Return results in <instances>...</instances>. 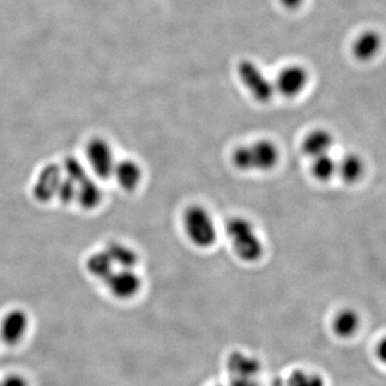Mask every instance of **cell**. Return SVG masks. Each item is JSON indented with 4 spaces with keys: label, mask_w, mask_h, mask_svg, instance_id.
Masks as SVG:
<instances>
[{
    "label": "cell",
    "mask_w": 386,
    "mask_h": 386,
    "mask_svg": "<svg viewBox=\"0 0 386 386\" xmlns=\"http://www.w3.org/2000/svg\"><path fill=\"white\" fill-rule=\"evenodd\" d=\"M63 204H70L76 199V183L64 176L57 189L56 197Z\"/></svg>",
    "instance_id": "cell-22"
},
{
    "label": "cell",
    "mask_w": 386,
    "mask_h": 386,
    "mask_svg": "<svg viewBox=\"0 0 386 386\" xmlns=\"http://www.w3.org/2000/svg\"><path fill=\"white\" fill-rule=\"evenodd\" d=\"M360 315L353 309L340 311L333 322L334 332L342 338H349L356 333L360 328Z\"/></svg>",
    "instance_id": "cell-18"
},
{
    "label": "cell",
    "mask_w": 386,
    "mask_h": 386,
    "mask_svg": "<svg viewBox=\"0 0 386 386\" xmlns=\"http://www.w3.org/2000/svg\"><path fill=\"white\" fill-rule=\"evenodd\" d=\"M103 200V191L99 183L90 176L76 185V199L78 205L84 210H92L98 207Z\"/></svg>",
    "instance_id": "cell-12"
},
{
    "label": "cell",
    "mask_w": 386,
    "mask_h": 386,
    "mask_svg": "<svg viewBox=\"0 0 386 386\" xmlns=\"http://www.w3.org/2000/svg\"><path fill=\"white\" fill-rule=\"evenodd\" d=\"M86 268L94 277L104 282L116 267L107 251H101L92 253L86 260Z\"/></svg>",
    "instance_id": "cell-17"
},
{
    "label": "cell",
    "mask_w": 386,
    "mask_h": 386,
    "mask_svg": "<svg viewBox=\"0 0 386 386\" xmlns=\"http://www.w3.org/2000/svg\"><path fill=\"white\" fill-rule=\"evenodd\" d=\"M227 235L233 251L241 261L253 263L259 261L264 253L262 239L253 222L243 217H234L227 224Z\"/></svg>",
    "instance_id": "cell-2"
},
{
    "label": "cell",
    "mask_w": 386,
    "mask_h": 386,
    "mask_svg": "<svg viewBox=\"0 0 386 386\" xmlns=\"http://www.w3.org/2000/svg\"><path fill=\"white\" fill-rule=\"evenodd\" d=\"M365 173V163L357 154L344 155L337 161V174L346 183H355L362 179Z\"/></svg>",
    "instance_id": "cell-15"
},
{
    "label": "cell",
    "mask_w": 386,
    "mask_h": 386,
    "mask_svg": "<svg viewBox=\"0 0 386 386\" xmlns=\"http://www.w3.org/2000/svg\"><path fill=\"white\" fill-rule=\"evenodd\" d=\"M311 173L319 181H328L337 174V161L330 154L322 155L313 159Z\"/></svg>",
    "instance_id": "cell-19"
},
{
    "label": "cell",
    "mask_w": 386,
    "mask_h": 386,
    "mask_svg": "<svg viewBox=\"0 0 386 386\" xmlns=\"http://www.w3.org/2000/svg\"><path fill=\"white\" fill-rule=\"evenodd\" d=\"M61 173V167L56 164H49L42 169L32 190L34 197L38 201L45 203L56 197L57 189L64 177Z\"/></svg>",
    "instance_id": "cell-9"
},
{
    "label": "cell",
    "mask_w": 386,
    "mask_h": 386,
    "mask_svg": "<svg viewBox=\"0 0 386 386\" xmlns=\"http://www.w3.org/2000/svg\"><path fill=\"white\" fill-rule=\"evenodd\" d=\"M30 327V317L20 309H14L4 317L0 325V339L10 346L20 344Z\"/></svg>",
    "instance_id": "cell-8"
},
{
    "label": "cell",
    "mask_w": 386,
    "mask_h": 386,
    "mask_svg": "<svg viewBox=\"0 0 386 386\" xmlns=\"http://www.w3.org/2000/svg\"><path fill=\"white\" fill-rule=\"evenodd\" d=\"M183 226L189 241L201 249L212 247L217 241L216 224L210 212L201 205L186 208Z\"/></svg>",
    "instance_id": "cell-3"
},
{
    "label": "cell",
    "mask_w": 386,
    "mask_h": 386,
    "mask_svg": "<svg viewBox=\"0 0 386 386\" xmlns=\"http://www.w3.org/2000/svg\"><path fill=\"white\" fill-rule=\"evenodd\" d=\"M105 286L115 297L130 299L135 296L142 288V279L134 270H115L104 280Z\"/></svg>",
    "instance_id": "cell-7"
},
{
    "label": "cell",
    "mask_w": 386,
    "mask_h": 386,
    "mask_svg": "<svg viewBox=\"0 0 386 386\" xmlns=\"http://www.w3.org/2000/svg\"><path fill=\"white\" fill-rule=\"evenodd\" d=\"M308 72L298 65L282 68L275 80V90L286 98H294L304 92L308 84Z\"/></svg>",
    "instance_id": "cell-6"
},
{
    "label": "cell",
    "mask_w": 386,
    "mask_h": 386,
    "mask_svg": "<svg viewBox=\"0 0 386 386\" xmlns=\"http://www.w3.org/2000/svg\"><path fill=\"white\" fill-rule=\"evenodd\" d=\"M279 159V148L270 140L239 146L232 155L233 164L241 172H268L278 164Z\"/></svg>",
    "instance_id": "cell-1"
},
{
    "label": "cell",
    "mask_w": 386,
    "mask_h": 386,
    "mask_svg": "<svg viewBox=\"0 0 386 386\" xmlns=\"http://www.w3.org/2000/svg\"><path fill=\"white\" fill-rule=\"evenodd\" d=\"M274 386H324L323 380L318 375L305 371H295L288 381H277Z\"/></svg>",
    "instance_id": "cell-20"
},
{
    "label": "cell",
    "mask_w": 386,
    "mask_h": 386,
    "mask_svg": "<svg viewBox=\"0 0 386 386\" xmlns=\"http://www.w3.org/2000/svg\"><path fill=\"white\" fill-rule=\"evenodd\" d=\"M228 368L232 377L255 378L260 370V364L255 358L235 352L230 355Z\"/></svg>",
    "instance_id": "cell-16"
},
{
    "label": "cell",
    "mask_w": 386,
    "mask_h": 386,
    "mask_svg": "<svg viewBox=\"0 0 386 386\" xmlns=\"http://www.w3.org/2000/svg\"><path fill=\"white\" fill-rule=\"evenodd\" d=\"M282 7L288 10H296L303 5L304 0H279Z\"/></svg>",
    "instance_id": "cell-25"
},
{
    "label": "cell",
    "mask_w": 386,
    "mask_h": 386,
    "mask_svg": "<svg viewBox=\"0 0 386 386\" xmlns=\"http://www.w3.org/2000/svg\"><path fill=\"white\" fill-rule=\"evenodd\" d=\"M381 37L373 30H367L357 37L353 44V55L360 61H369L377 56L381 49Z\"/></svg>",
    "instance_id": "cell-13"
},
{
    "label": "cell",
    "mask_w": 386,
    "mask_h": 386,
    "mask_svg": "<svg viewBox=\"0 0 386 386\" xmlns=\"http://www.w3.org/2000/svg\"><path fill=\"white\" fill-rule=\"evenodd\" d=\"M230 386H259L255 378L232 377Z\"/></svg>",
    "instance_id": "cell-24"
},
{
    "label": "cell",
    "mask_w": 386,
    "mask_h": 386,
    "mask_svg": "<svg viewBox=\"0 0 386 386\" xmlns=\"http://www.w3.org/2000/svg\"><path fill=\"white\" fill-rule=\"evenodd\" d=\"M0 386H28L26 380L18 375H8L0 381Z\"/></svg>",
    "instance_id": "cell-23"
},
{
    "label": "cell",
    "mask_w": 386,
    "mask_h": 386,
    "mask_svg": "<svg viewBox=\"0 0 386 386\" xmlns=\"http://www.w3.org/2000/svg\"><path fill=\"white\" fill-rule=\"evenodd\" d=\"M219 386H224V385H219Z\"/></svg>",
    "instance_id": "cell-26"
},
{
    "label": "cell",
    "mask_w": 386,
    "mask_h": 386,
    "mask_svg": "<svg viewBox=\"0 0 386 386\" xmlns=\"http://www.w3.org/2000/svg\"><path fill=\"white\" fill-rule=\"evenodd\" d=\"M112 260L115 267L134 270L139 263V255L133 248L119 241H112L104 249Z\"/></svg>",
    "instance_id": "cell-14"
},
{
    "label": "cell",
    "mask_w": 386,
    "mask_h": 386,
    "mask_svg": "<svg viewBox=\"0 0 386 386\" xmlns=\"http://www.w3.org/2000/svg\"><path fill=\"white\" fill-rule=\"evenodd\" d=\"M112 177L125 191L132 192L139 188L143 179V171L141 165L132 159H123L117 161L113 171Z\"/></svg>",
    "instance_id": "cell-10"
},
{
    "label": "cell",
    "mask_w": 386,
    "mask_h": 386,
    "mask_svg": "<svg viewBox=\"0 0 386 386\" xmlns=\"http://www.w3.org/2000/svg\"><path fill=\"white\" fill-rule=\"evenodd\" d=\"M61 170L65 173V176L71 179L76 185L80 183L83 179H85L86 177L90 176L88 170H86L85 165L83 164V162H80L78 159L74 158V157H68L64 161Z\"/></svg>",
    "instance_id": "cell-21"
},
{
    "label": "cell",
    "mask_w": 386,
    "mask_h": 386,
    "mask_svg": "<svg viewBox=\"0 0 386 386\" xmlns=\"http://www.w3.org/2000/svg\"><path fill=\"white\" fill-rule=\"evenodd\" d=\"M334 145V136L328 130L315 129L309 132L301 142V150L306 156L315 158L330 154Z\"/></svg>",
    "instance_id": "cell-11"
},
{
    "label": "cell",
    "mask_w": 386,
    "mask_h": 386,
    "mask_svg": "<svg viewBox=\"0 0 386 386\" xmlns=\"http://www.w3.org/2000/svg\"><path fill=\"white\" fill-rule=\"evenodd\" d=\"M237 74L243 88L253 99L260 103H266L274 97L275 86L264 72L251 61H241L237 66Z\"/></svg>",
    "instance_id": "cell-4"
},
{
    "label": "cell",
    "mask_w": 386,
    "mask_h": 386,
    "mask_svg": "<svg viewBox=\"0 0 386 386\" xmlns=\"http://www.w3.org/2000/svg\"><path fill=\"white\" fill-rule=\"evenodd\" d=\"M85 155L90 170L98 179L112 177L117 160L114 150L109 141L103 138L90 140L85 148Z\"/></svg>",
    "instance_id": "cell-5"
}]
</instances>
